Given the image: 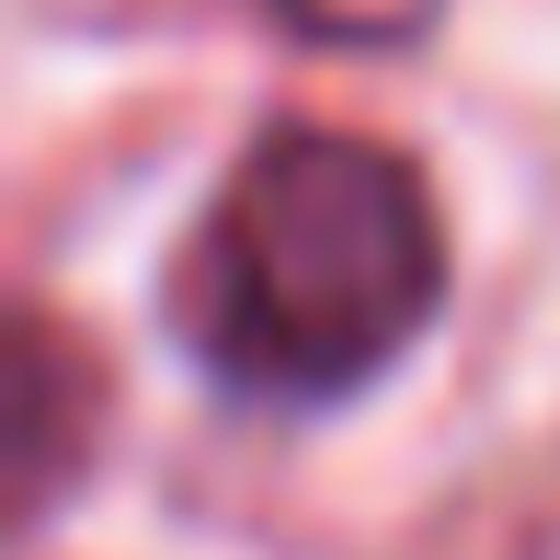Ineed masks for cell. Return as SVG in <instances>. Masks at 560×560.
<instances>
[{
    "mask_svg": "<svg viewBox=\"0 0 560 560\" xmlns=\"http://www.w3.org/2000/svg\"><path fill=\"white\" fill-rule=\"evenodd\" d=\"M446 310V229L412 161L343 126H275L172 264V332L241 400H343Z\"/></svg>",
    "mask_w": 560,
    "mask_h": 560,
    "instance_id": "1",
    "label": "cell"
},
{
    "mask_svg": "<svg viewBox=\"0 0 560 560\" xmlns=\"http://www.w3.org/2000/svg\"><path fill=\"white\" fill-rule=\"evenodd\" d=\"M264 12L310 46H400L435 23V0H264Z\"/></svg>",
    "mask_w": 560,
    "mask_h": 560,
    "instance_id": "2",
    "label": "cell"
}]
</instances>
